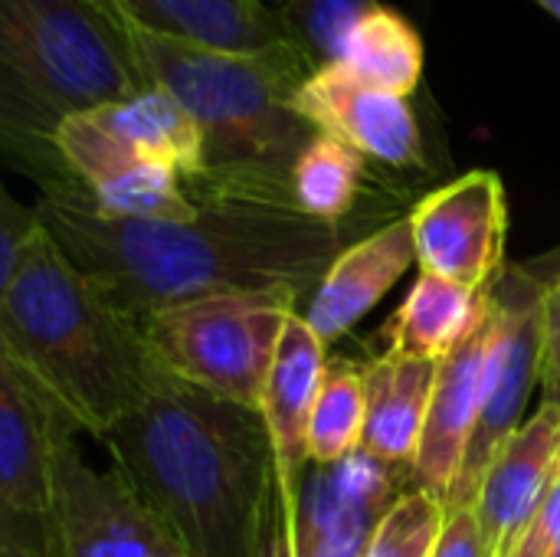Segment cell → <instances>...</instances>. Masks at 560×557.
Masks as SVG:
<instances>
[{"mask_svg":"<svg viewBox=\"0 0 560 557\" xmlns=\"http://www.w3.org/2000/svg\"><path fill=\"white\" fill-rule=\"evenodd\" d=\"M75 417L13 358L0 355V522L52 519V460Z\"/></svg>","mask_w":560,"mask_h":557,"instance_id":"7c38bea8","label":"cell"},{"mask_svg":"<svg viewBox=\"0 0 560 557\" xmlns=\"http://www.w3.org/2000/svg\"><path fill=\"white\" fill-rule=\"evenodd\" d=\"M443 525V502L423 489H410L381 519L364 557H433Z\"/></svg>","mask_w":560,"mask_h":557,"instance_id":"484cf974","label":"cell"},{"mask_svg":"<svg viewBox=\"0 0 560 557\" xmlns=\"http://www.w3.org/2000/svg\"><path fill=\"white\" fill-rule=\"evenodd\" d=\"M118 26L151 85L174 95L203 131V174L187 187L190 200L299 210L292 171L318 135L292 108L295 89L315 72L305 53L292 39L233 53Z\"/></svg>","mask_w":560,"mask_h":557,"instance_id":"3957f363","label":"cell"},{"mask_svg":"<svg viewBox=\"0 0 560 557\" xmlns=\"http://www.w3.org/2000/svg\"><path fill=\"white\" fill-rule=\"evenodd\" d=\"M292 315L285 295H220L161 312L141 332L177 381L259 414Z\"/></svg>","mask_w":560,"mask_h":557,"instance_id":"8992f818","label":"cell"},{"mask_svg":"<svg viewBox=\"0 0 560 557\" xmlns=\"http://www.w3.org/2000/svg\"><path fill=\"white\" fill-rule=\"evenodd\" d=\"M413 259L417 243L410 213L341 250L312 295V305L305 312L308 328L325 345H331L394 289V282L413 266Z\"/></svg>","mask_w":560,"mask_h":557,"instance_id":"e0dca14e","label":"cell"},{"mask_svg":"<svg viewBox=\"0 0 560 557\" xmlns=\"http://www.w3.org/2000/svg\"><path fill=\"white\" fill-rule=\"evenodd\" d=\"M548 557H560V545H558V548H555V552H551V555H548Z\"/></svg>","mask_w":560,"mask_h":557,"instance_id":"836d02e7","label":"cell"},{"mask_svg":"<svg viewBox=\"0 0 560 557\" xmlns=\"http://www.w3.org/2000/svg\"><path fill=\"white\" fill-rule=\"evenodd\" d=\"M39 230V213L36 207L26 210L13 194H0V292L13 279L30 240Z\"/></svg>","mask_w":560,"mask_h":557,"instance_id":"4316f807","label":"cell"},{"mask_svg":"<svg viewBox=\"0 0 560 557\" xmlns=\"http://www.w3.org/2000/svg\"><path fill=\"white\" fill-rule=\"evenodd\" d=\"M410 223L423 272L479 292L505 269L509 207L495 171H469L427 194L410 210Z\"/></svg>","mask_w":560,"mask_h":557,"instance_id":"9c48e42d","label":"cell"},{"mask_svg":"<svg viewBox=\"0 0 560 557\" xmlns=\"http://www.w3.org/2000/svg\"><path fill=\"white\" fill-rule=\"evenodd\" d=\"M538 3H541L551 16H558L560 20V0H538Z\"/></svg>","mask_w":560,"mask_h":557,"instance_id":"1f68e13d","label":"cell"},{"mask_svg":"<svg viewBox=\"0 0 560 557\" xmlns=\"http://www.w3.org/2000/svg\"><path fill=\"white\" fill-rule=\"evenodd\" d=\"M364 368H358L348 358L328 361L308 430L312 466H331L358 453L364 446Z\"/></svg>","mask_w":560,"mask_h":557,"instance_id":"cb8c5ba5","label":"cell"},{"mask_svg":"<svg viewBox=\"0 0 560 557\" xmlns=\"http://www.w3.org/2000/svg\"><path fill=\"white\" fill-rule=\"evenodd\" d=\"M148 89L125 30L92 0H0V138L43 194H82L56 131Z\"/></svg>","mask_w":560,"mask_h":557,"instance_id":"5b68a950","label":"cell"},{"mask_svg":"<svg viewBox=\"0 0 560 557\" xmlns=\"http://www.w3.org/2000/svg\"><path fill=\"white\" fill-rule=\"evenodd\" d=\"M56 151L89 204L105 217L194 220L200 213V204L190 200L171 164L135 151L92 115L69 118L56 131Z\"/></svg>","mask_w":560,"mask_h":557,"instance_id":"8fae6325","label":"cell"},{"mask_svg":"<svg viewBox=\"0 0 560 557\" xmlns=\"http://www.w3.org/2000/svg\"><path fill=\"white\" fill-rule=\"evenodd\" d=\"M341 66L358 82L407 98L423 79V39L400 10L377 3L351 30Z\"/></svg>","mask_w":560,"mask_h":557,"instance_id":"7402d4cb","label":"cell"},{"mask_svg":"<svg viewBox=\"0 0 560 557\" xmlns=\"http://www.w3.org/2000/svg\"><path fill=\"white\" fill-rule=\"evenodd\" d=\"M52 557H187L171 529L112 466L95 469L62 433L52 460Z\"/></svg>","mask_w":560,"mask_h":557,"instance_id":"ba28073f","label":"cell"},{"mask_svg":"<svg viewBox=\"0 0 560 557\" xmlns=\"http://www.w3.org/2000/svg\"><path fill=\"white\" fill-rule=\"evenodd\" d=\"M262 7H269L272 13H279V7H282V0H259Z\"/></svg>","mask_w":560,"mask_h":557,"instance_id":"d6a6232c","label":"cell"},{"mask_svg":"<svg viewBox=\"0 0 560 557\" xmlns=\"http://www.w3.org/2000/svg\"><path fill=\"white\" fill-rule=\"evenodd\" d=\"M105 131H112L115 138H121L125 144H131L135 151L171 164L180 181L184 190L200 181L203 174V131L200 125L184 112V105L167 95L164 89L151 85L148 92L95 108L89 112Z\"/></svg>","mask_w":560,"mask_h":557,"instance_id":"ffe728a7","label":"cell"},{"mask_svg":"<svg viewBox=\"0 0 560 557\" xmlns=\"http://www.w3.org/2000/svg\"><path fill=\"white\" fill-rule=\"evenodd\" d=\"M36 213L66 259L138 328L220 295L299 302L341 253V227L276 207L200 204L194 220H121L82 194H43Z\"/></svg>","mask_w":560,"mask_h":557,"instance_id":"6da1fadb","label":"cell"},{"mask_svg":"<svg viewBox=\"0 0 560 557\" xmlns=\"http://www.w3.org/2000/svg\"><path fill=\"white\" fill-rule=\"evenodd\" d=\"M560 545V479L525 525L512 557H548Z\"/></svg>","mask_w":560,"mask_h":557,"instance_id":"f1b7e54d","label":"cell"},{"mask_svg":"<svg viewBox=\"0 0 560 557\" xmlns=\"http://www.w3.org/2000/svg\"><path fill=\"white\" fill-rule=\"evenodd\" d=\"M292 108L318 131L341 138L387 167H423V135L407 98L358 82L341 62L315 69L292 95Z\"/></svg>","mask_w":560,"mask_h":557,"instance_id":"5bb4252c","label":"cell"},{"mask_svg":"<svg viewBox=\"0 0 560 557\" xmlns=\"http://www.w3.org/2000/svg\"><path fill=\"white\" fill-rule=\"evenodd\" d=\"M102 443L187 557H285L262 414L171 381Z\"/></svg>","mask_w":560,"mask_h":557,"instance_id":"7a4b0ae2","label":"cell"},{"mask_svg":"<svg viewBox=\"0 0 560 557\" xmlns=\"http://www.w3.org/2000/svg\"><path fill=\"white\" fill-rule=\"evenodd\" d=\"M325 341L308 328L305 315H292L276 364L269 371V384L262 394V420L272 443V466H276V502H279V522H282V552L289 557L292 522L299 509V496L305 486V466L312 463L308 453V430H312V410L325 381Z\"/></svg>","mask_w":560,"mask_h":557,"instance_id":"4fadbf2b","label":"cell"},{"mask_svg":"<svg viewBox=\"0 0 560 557\" xmlns=\"http://www.w3.org/2000/svg\"><path fill=\"white\" fill-rule=\"evenodd\" d=\"M364 154L341 138L318 131L292 171L295 207L328 227H341L364 184Z\"/></svg>","mask_w":560,"mask_h":557,"instance_id":"603a6c76","label":"cell"},{"mask_svg":"<svg viewBox=\"0 0 560 557\" xmlns=\"http://www.w3.org/2000/svg\"><path fill=\"white\" fill-rule=\"evenodd\" d=\"M0 355L26 368L95 440L177 381L43 223L0 292Z\"/></svg>","mask_w":560,"mask_h":557,"instance_id":"277c9868","label":"cell"},{"mask_svg":"<svg viewBox=\"0 0 560 557\" xmlns=\"http://www.w3.org/2000/svg\"><path fill=\"white\" fill-rule=\"evenodd\" d=\"M374 7L377 0H282L279 20L305 59L315 69H325L341 62L351 30Z\"/></svg>","mask_w":560,"mask_h":557,"instance_id":"d4e9b609","label":"cell"},{"mask_svg":"<svg viewBox=\"0 0 560 557\" xmlns=\"http://www.w3.org/2000/svg\"><path fill=\"white\" fill-rule=\"evenodd\" d=\"M541 387L545 401L560 407V276L545 289L541 315Z\"/></svg>","mask_w":560,"mask_h":557,"instance_id":"83f0119b","label":"cell"},{"mask_svg":"<svg viewBox=\"0 0 560 557\" xmlns=\"http://www.w3.org/2000/svg\"><path fill=\"white\" fill-rule=\"evenodd\" d=\"M436 371L440 361L410 358L390 348L387 355H381L374 364L364 368V397H368L364 446H361L364 453L390 466L413 463L430 417Z\"/></svg>","mask_w":560,"mask_h":557,"instance_id":"d6986e66","label":"cell"},{"mask_svg":"<svg viewBox=\"0 0 560 557\" xmlns=\"http://www.w3.org/2000/svg\"><path fill=\"white\" fill-rule=\"evenodd\" d=\"M407 486H413L410 466H390L364 450L315 466L299 496L289 557H364L381 519L410 492Z\"/></svg>","mask_w":560,"mask_h":557,"instance_id":"30bf717a","label":"cell"},{"mask_svg":"<svg viewBox=\"0 0 560 557\" xmlns=\"http://www.w3.org/2000/svg\"><path fill=\"white\" fill-rule=\"evenodd\" d=\"M560 479V407H541L522 423L489 466L472 512L492 557H512L525 525Z\"/></svg>","mask_w":560,"mask_h":557,"instance_id":"2e32d148","label":"cell"},{"mask_svg":"<svg viewBox=\"0 0 560 557\" xmlns=\"http://www.w3.org/2000/svg\"><path fill=\"white\" fill-rule=\"evenodd\" d=\"M545 289L548 286H541L518 266H505L492 282L495 328L482 378V404L463 469L456 476L453 492L443 502L446 515L472 509L489 466L525 423L532 391L541 384Z\"/></svg>","mask_w":560,"mask_h":557,"instance_id":"52a82bcc","label":"cell"},{"mask_svg":"<svg viewBox=\"0 0 560 557\" xmlns=\"http://www.w3.org/2000/svg\"><path fill=\"white\" fill-rule=\"evenodd\" d=\"M0 557H52L49 538H0Z\"/></svg>","mask_w":560,"mask_h":557,"instance_id":"4dcf8cb0","label":"cell"},{"mask_svg":"<svg viewBox=\"0 0 560 557\" xmlns=\"http://www.w3.org/2000/svg\"><path fill=\"white\" fill-rule=\"evenodd\" d=\"M115 23L213 49L256 53L289 43V30L259 0H92Z\"/></svg>","mask_w":560,"mask_h":557,"instance_id":"ac0fdd59","label":"cell"},{"mask_svg":"<svg viewBox=\"0 0 560 557\" xmlns=\"http://www.w3.org/2000/svg\"><path fill=\"white\" fill-rule=\"evenodd\" d=\"M492 328H495V305H492V286H489V295L479 309L476 325L440 361L423 440L410 463L413 489H423V492L436 496L440 502H446V496L456 486V476L463 469V460H466V450H469V440H472V430L479 420Z\"/></svg>","mask_w":560,"mask_h":557,"instance_id":"9a60e30c","label":"cell"},{"mask_svg":"<svg viewBox=\"0 0 560 557\" xmlns=\"http://www.w3.org/2000/svg\"><path fill=\"white\" fill-rule=\"evenodd\" d=\"M489 289H466L443 276L420 272L410 295L394 315L390 351L443 361L476 325Z\"/></svg>","mask_w":560,"mask_h":557,"instance_id":"44dd1931","label":"cell"},{"mask_svg":"<svg viewBox=\"0 0 560 557\" xmlns=\"http://www.w3.org/2000/svg\"><path fill=\"white\" fill-rule=\"evenodd\" d=\"M433 557H492L486 548V538H482V529H479V519L472 509L446 515V525H443V535L436 542V555Z\"/></svg>","mask_w":560,"mask_h":557,"instance_id":"f546056e","label":"cell"}]
</instances>
